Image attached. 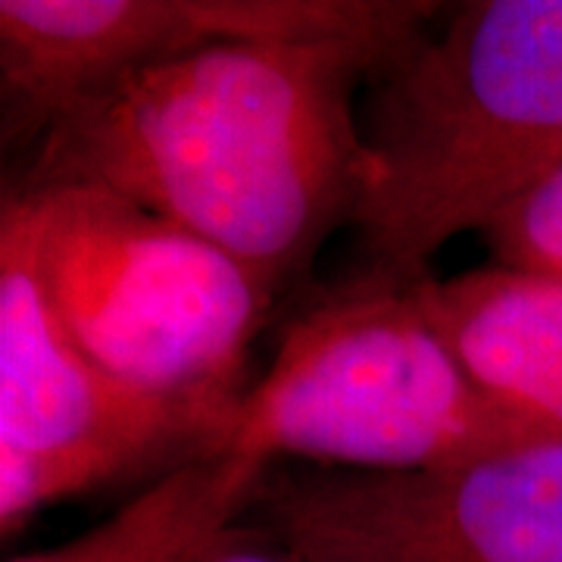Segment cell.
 Returning a JSON list of instances; mask_svg holds the SVG:
<instances>
[{"label": "cell", "instance_id": "obj_1", "mask_svg": "<svg viewBox=\"0 0 562 562\" xmlns=\"http://www.w3.org/2000/svg\"><path fill=\"white\" fill-rule=\"evenodd\" d=\"M403 38L216 44L122 72L50 113L25 184L110 188L225 250L276 294L353 220L357 88Z\"/></svg>", "mask_w": 562, "mask_h": 562}, {"label": "cell", "instance_id": "obj_2", "mask_svg": "<svg viewBox=\"0 0 562 562\" xmlns=\"http://www.w3.org/2000/svg\"><path fill=\"white\" fill-rule=\"evenodd\" d=\"M353 225L375 266L422 276L562 162V0L462 3L369 72Z\"/></svg>", "mask_w": 562, "mask_h": 562}, {"label": "cell", "instance_id": "obj_3", "mask_svg": "<svg viewBox=\"0 0 562 562\" xmlns=\"http://www.w3.org/2000/svg\"><path fill=\"white\" fill-rule=\"evenodd\" d=\"M422 276L375 266L313 303L244 391L216 453L401 475L562 441L509 413L431 322Z\"/></svg>", "mask_w": 562, "mask_h": 562}, {"label": "cell", "instance_id": "obj_4", "mask_svg": "<svg viewBox=\"0 0 562 562\" xmlns=\"http://www.w3.org/2000/svg\"><path fill=\"white\" fill-rule=\"evenodd\" d=\"M44 297L81 350L140 391L235 409L272 291L225 250L98 184H22Z\"/></svg>", "mask_w": 562, "mask_h": 562}, {"label": "cell", "instance_id": "obj_5", "mask_svg": "<svg viewBox=\"0 0 562 562\" xmlns=\"http://www.w3.org/2000/svg\"><path fill=\"white\" fill-rule=\"evenodd\" d=\"M235 409L122 382L81 350L44 297L16 206L0 210V531L150 465L216 453Z\"/></svg>", "mask_w": 562, "mask_h": 562}, {"label": "cell", "instance_id": "obj_6", "mask_svg": "<svg viewBox=\"0 0 562 562\" xmlns=\"http://www.w3.org/2000/svg\"><path fill=\"white\" fill-rule=\"evenodd\" d=\"M250 509L303 562H562V441L435 472H266Z\"/></svg>", "mask_w": 562, "mask_h": 562}, {"label": "cell", "instance_id": "obj_7", "mask_svg": "<svg viewBox=\"0 0 562 562\" xmlns=\"http://www.w3.org/2000/svg\"><path fill=\"white\" fill-rule=\"evenodd\" d=\"M438 10L384 0H0L7 128L38 135L85 91L203 47L409 35Z\"/></svg>", "mask_w": 562, "mask_h": 562}, {"label": "cell", "instance_id": "obj_8", "mask_svg": "<svg viewBox=\"0 0 562 562\" xmlns=\"http://www.w3.org/2000/svg\"><path fill=\"white\" fill-rule=\"evenodd\" d=\"M443 341L509 413L562 438V279L484 266L419 281Z\"/></svg>", "mask_w": 562, "mask_h": 562}, {"label": "cell", "instance_id": "obj_9", "mask_svg": "<svg viewBox=\"0 0 562 562\" xmlns=\"http://www.w3.org/2000/svg\"><path fill=\"white\" fill-rule=\"evenodd\" d=\"M269 469L203 453L166 469L154 487L76 541L10 562H201L241 535L235 522L250 513Z\"/></svg>", "mask_w": 562, "mask_h": 562}, {"label": "cell", "instance_id": "obj_10", "mask_svg": "<svg viewBox=\"0 0 562 562\" xmlns=\"http://www.w3.org/2000/svg\"><path fill=\"white\" fill-rule=\"evenodd\" d=\"M482 235L501 266L562 279V162L509 203Z\"/></svg>", "mask_w": 562, "mask_h": 562}, {"label": "cell", "instance_id": "obj_11", "mask_svg": "<svg viewBox=\"0 0 562 562\" xmlns=\"http://www.w3.org/2000/svg\"><path fill=\"white\" fill-rule=\"evenodd\" d=\"M250 531H241L235 541H228L225 547H220L216 553H210L206 560L201 562H303L297 553H291L288 547H257V543L247 538Z\"/></svg>", "mask_w": 562, "mask_h": 562}]
</instances>
